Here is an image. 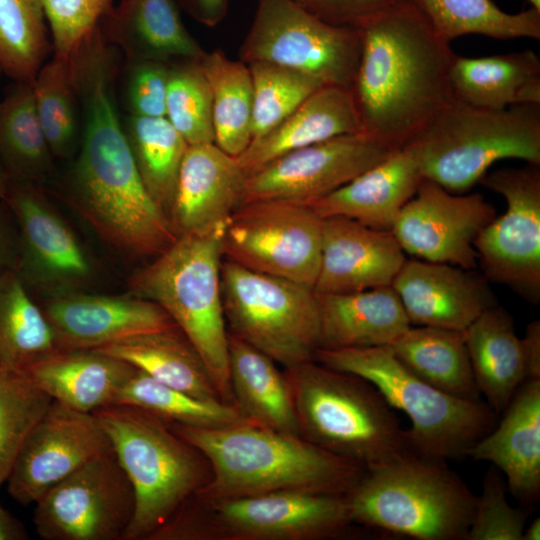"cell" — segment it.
Listing matches in <instances>:
<instances>
[{"label":"cell","mask_w":540,"mask_h":540,"mask_svg":"<svg viewBox=\"0 0 540 540\" xmlns=\"http://www.w3.org/2000/svg\"><path fill=\"white\" fill-rule=\"evenodd\" d=\"M118 52L96 32L71 57L82 130L68 198L117 249L157 256L177 236L146 190L124 131L116 98Z\"/></svg>","instance_id":"6da1fadb"},{"label":"cell","mask_w":540,"mask_h":540,"mask_svg":"<svg viewBox=\"0 0 540 540\" xmlns=\"http://www.w3.org/2000/svg\"><path fill=\"white\" fill-rule=\"evenodd\" d=\"M358 68L350 88L361 132L391 151L409 144L455 98L456 54L411 0L363 23Z\"/></svg>","instance_id":"7a4b0ae2"},{"label":"cell","mask_w":540,"mask_h":540,"mask_svg":"<svg viewBox=\"0 0 540 540\" xmlns=\"http://www.w3.org/2000/svg\"><path fill=\"white\" fill-rule=\"evenodd\" d=\"M169 424L210 465V479L194 493L205 500L277 491L346 496L366 473L360 464L328 452L300 435L249 421L218 428Z\"/></svg>","instance_id":"3957f363"},{"label":"cell","mask_w":540,"mask_h":540,"mask_svg":"<svg viewBox=\"0 0 540 540\" xmlns=\"http://www.w3.org/2000/svg\"><path fill=\"white\" fill-rule=\"evenodd\" d=\"M346 498L353 524L418 540H466L477 503L445 460L413 450L366 470Z\"/></svg>","instance_id":"277c9868"},{"label":"cell","mask_w":540,"mask_h":540,"mask_svg":"<svg viewBox=\"0 0 540 540\" xmlns=\"http://www.w3.org/2000/svg\"><path fill=\"white\" fill-rule=\"evenodd\" d=\"M284 373L307 441L366 470L412 450L392 407L369 381L314 359Z\"/></svg>","instance_id":"5b68a950"},{"label":"cell","mask_w":540,"mask_h":540,"mask_svg":"<svg viewBox=\"0 0 540 540\" xmlns=\"http://www.w3.org/2000/svg\"><path fill=\"white\" fill-rule=\"evenodd\" d=\"M226 224L205 234L177 237L131 278L130 288L166 311L201 357L223 402L234 405L221 297Z\"/></svg>","instance_id":"8992f818"},{"label":"cell","mask_w":540,"mask_h":540,"mask_svg":"<svg viewBox=\"0 0 540 540\" xmlns=\"http://www.w3.org/2000/svg\"><path fill=\"white\" fill-rule=\"evenodd\" d=\"M92 413L134 489L135 511L124 540H149L208 482L210 465L167 421L148 411L110 404Z\"/></svg>","instance_id":"52a82bcc"},{"label":"cell","mask_w":540,"mask_h":540,"mask_svg":"<svg viewBox=\"0 0 540 540\" xmlns=\"http://www.w3.org/2000/svg\"><path fill=\"white\" fill-rule=\"evenodd\" d=\"M405 148L424 179L462 194L498 160L540 165V104L494 110L454 99Z\"/></svg>","instance_id":"ba28073f"},{"label":"cell","mask_w":540,"mask_h":540,"mask_svg":"<svg viewBox=\"0 0 540 540\" xmlns=\"http://www.w3.org/2000/svg\"><path fill=\"white\" fill-rule=\"evenodd\" d=\"M314 360L369 381L386 402L411 421V449L449 460L467 451L496 425L497 414L481 400L445 393L408 369L387 347L317 349Z\"/></svg>","instance_id":"9c48e42d"},{"label":"cell","mask_w":540,"mask_h":540,"mask_svg":"<svg viewBox=\"0 0 540 540\" xmlns=\"http://www.w3.org/2000/svg\"><path fill=\"white\" fill-rule=\"evenodd\" d=\"M353 524L346 496L277 491L185 500L150 540H321Z\"/></svg>","instance_id":"30bf717a"},{"label":"cell","mask_w":540,"mask_h":540,"mask_svg":"<svg viewBox=\"0 0 540 540\" xmlns=\"http://www.w3.org/2000/svg\"><path fill=\"white\" fill-rule=\"evenodd\" d=\"M221 297L228 333L284 368L314 359L320 338L314 289L223 259Z\"/></svg>","instance_id":"8fae6325"},{"label":"cell","mask_w":540,"mask_h":540,"mask_svg":"<svg viewBox=\"0 0 540 540\" xmlns=\"http://www.w3.org/2000/svg\"><path fill=\"white\" fill-rule=\"evenodd\" d=\"M360 53L358 28L328 24L293 0H258L239 48V59L246 64H279L311 75L325 85L350 89Z\"/></svg>","instance_id":"7c38bea8"},{"label":"cell","mask_w":540,"mask_h":540,"mask_svg":"<svg viewBox=\"0 0 540 540\" xmlns=\"http://www.w3.org/2000/svg\"><path fill=\"white\" fill-rule=\"evenodd\" d=\"M322 218L283 200L242 203L223 235V259L314 289L321 259Z\"/></svg>","instance_id":"4fadbf2b"},{"label":"cell","mask_w":540,"mask_h":540,"mask_svg":"<svg viewBox=\"0 0 540 540\" xmlns=\"http://www.w3.org/2000/svg\"><path fill=\"white\" fill-rule=\"evenodd\" d=\"M500 194L507 210L477 236L474 248L484 277L527 302L540 301V165L501 168L479 181Z\"/></svg>","instance_id":"5bb4252c"},{"label":"cell","mask_w":540,"mask_h":540,"mask_svg":"<svg viewBox=\"0 0 540 540\" xmlns=\"http://www.w3.org/2000/svg\"><path fill=\"white\" fill-rule=\"evenodd\" d=\"M35 504L33 522L44 540H124L135 494L111 451L82 465Z\"/></svg>","instance_id":"9a60e30c"},{"label":"cell","mask_w":540,"mask_h":540,"mask_svg":"<svg viewBox=\"0 0 540 540\" xmlns=\"http://www.w3.org/2000/svg\"><path fill=\"white\" fill-rule=\"evenodd\" d=\"M392 151L363 133L309 145L249 174L242 203L283 200L308 205L347 184Z\"/></svg>","instance_id":"2e32d148"},{"label":"cell","mask_w":540,"mask_h":540,"mask_svg":"<svg viewBox=\"0 0 540 540\" xmlns=\"http://www.w3.org/2000/svg\"><path fill=\"white\" fill-rule=\"evenodd\" d=\"M496 216L493 205L480 193H451L423 179L391 231L404 253L429 262L476 269L475 239Z\"/></svg>","instance_id":"e0dca14e"},{"label":"cell","mask_w":540,"mask_h":540,"mask_svg":"<svg viewBox=\"0 0 540 540\" xmlns=\"http://www.w3.org/2000/svg\"><path fill=\"white\" fill-rule=\"evenodd\" d=\"M113 451L100 421L52 400L24 442L8 475V492L22 505L90 460Z\"/></svg>","instance_id":"ac0fdd59"},{"label":"cell","mask_w":540,"mask_h":540,"mask_svg":"<svg viewBox=\"0 0 540 540\" xmlns=\"http://www.w3.org/2000/svg\"><path fill=\"white\" fill-rule=\"evenodd\" d=\"M488 282L475 269L406 259L391 286L411 324L463 332L497 305Z\"/></svg>","instance_id":"d6986e66"},{"label":"cell","mask_w":540,"mask_h":540,"mask_svg":"<svg viewBox=\"0 0 540 540\" xmlns=\"http://www.w3.org/2000/svg\"><path fill=\"white\" fill-rule=\"evenodd\" d=\"M405 260L391 230L374 229L342 216L322 218L314 291L341 294L391 286Z\"/></svg>","instance_id":"ffe728a7"},{"label":"cell","mask_w":540,"mask_h":540,"mask_svg":"<svg viewBox=\"0 0 540 540\" xmlns=\"http://www.w3.org/2000/svg\"><path fill=\"white\" fill-rule=\"evenodd\" d=\"M43 312L60 351L94 350L177 327L164 309L141 297L61 296Z\"/></svg>","instance_id":"44dd1931"},{"label":"cell","mask_w":540,"mask_h":540,"mask_svg":"<svg viewBox=\"0 0 540 540\" xmlns=\"http://www.w3.org/2000/svg\"><path fill=\"white\" fill-rule=\"evenodd\" d=\"M247 174L215 143L188 145L168 219L177 237L199 235L227 223L242 204Z\"/></svg>","instance_id":"7402d4cb"},{"label":"cell","mask_w":540,"mask_h":540,"mask_svg":"<svg viewBox=\"0 0 540 540\" xmlns=\"http://www.w3.org/2000/svg\"><path fill=\"white\" fill-rule=\"evenodd\" d=\"M503 413L466 456L494 464L505 474L507 490L530 505L540 493V379L524 381Z\"/></svg>","instance_id":"603a6c76"},{"label":"cell","mask_w":540,"mask_h":540,"mask_svg":"<svg viewBox=\"0 0 540 540\" xmlns=\"http://www.w3.org/2000/svg\"><path fill=\"white\" fill-rule=\"evenodd\" d=\"M423 177L403 147L330 194L308 204L320 218L342 216L378 230H391Z\"/></svg>","instance_id":"cb8c5ba5"},{"label":"cell","mask_w":540,"mask_h":540,"mask_svg":"<svg viewBox=\"0 0 540 540\" xmlns=\"http://www.w3.org/2000/svg\"><path fill=\"white\" fill-rule=\"evenodd\" d=\"M100 28L126 60H200L205 52L186 29L176 0H117Z\"/></svg>","instance_id":"d4e9b609"},{"label":"cell","mask_w":540,"mask_h":540,"mask_svg":"<svg viewBox=\"0 0 540 540\" xmlns=\"http://www.w3.org/2000/svg\"><path fill=\"white\" fill-rule=\"evenodd\" d=\"M355 133L362 132L350 89L324 85L236 159L248 176L283 154Z\"/></svg>","instance_id":"484cf974"},{"label":"cell","mask_w":540,"mask_h":540,"mask_svg":"<svg viewBox=\"0 0 540 540\" xmlns=\"http://www.w3.org/2000/svg\"><path fill=\"white\" fill-rule=\"evenodd\" d=\"M316 294L320 312L318 349L389 346L411 327L392 286Z\"/></svg>","instance_id":"4316f807"},{"label":"cell","mask_w":540,"mask_h":540,"mask_svg":"<svg viewBox=\"0 0 540 540\" xmlns=\"http://www.w3.org/2000/svg\"><path fill=\"white\" fill-rule=\"evenodd\" d=\"M133 370L130 364L95 350H69L58 351L24 372L52 400L92 413L114 403Z\"/></svg>","instance_id":"83f0119b"},{"label":"cell","mask_w":540,"mask_h":540,"mask_svg":"<svg viewBox=\"0 0 540 540\" xmlns=\"http://www.w3.org/2000/svg\"><path fill=\"white\" fill-rule=\"evenodd\" d=\"M450 84L456 100L479 108L540 104V58L532 50L478 58L455 55Z\"/></svg>","instance_id":"f1b7e54d"},{"label":"cell","mask_w":540,"mask_h":540,"mask_svg":"<svg viewBox=\"0 0 540 540\" xmlns=\"http://www.w3.org/2000/svg\"><path fill=\"white\" fill-rule=\"evenodd\" d=\"M463 333L480 394L499 414L527 380L522 339L511 315L498 305L484 311Z\"/></svg>","instance_id":"f546056e"},{"label":"cell","mask_w":540,"mask_h":540,"mask_svg":"<svg viewBox=\"0 0 540 540\" xmlns=\"http://www.w3.org/2000/svg\"><path fill=\"white\" fill-rule=\"evenodd\" d=\"M276 362L228 333V367L234 406L249 422L300 435L291 389Z\"/></svg>","instance_id":"4dcf8cb0"},{"label":"cell","mask_w":540,"mask_h":540,"mask_svg":"<svg viewBox=\"0 0 540 540\" xmlns=\"http://www.w3.org/2000/svg\"><path fill=\"white\" fill-rule=\"evenodd\" d=\"M94 350L196 398L223 402L204 362L178 327L137 335Z\"/></svg>","instance_id":"1f68e13d"},{"label":"cell","mask_w":540,"mask_h":540,"mask_svg":"<svg viewBox=\"0 0 540 540\" xmlns=\"http://www.w3.org/2000/svg\"><path fill=\"white\" fill-rule=\"evenodd\" d=\"M387 347L408 369L437 389L480 400L462 331L410 327Z\"/></svg>","instance_id":"d6a6232c"},{"label":"cell","mask_w":540,"mask_h":540,"mask_svg":"<svg viewBox=\"0 0 540 540\" xmlns=\"http://www.w3.org/2000/svg\"><path fill=\"white\" fill-rule=\"evenodd\" d=\"M5 199L21 227L28 253L39 267L68 279L89 273L75 237L44 202L34 183L11 180Z\"/></svg>","instance_id":"836d02e7"},{"label":"cell","mask_w":540,"mask_h":540,"mask_svg":"<svg viewBox=\"0 0 540 540\" xmlns=\"http://www.w3.org/2000/svg\"><path fill=\"white\" fill-rule=\"evenodd\" d=\"M212 96L215 144L238 157L252 140L253 83L246 63L232 60L220 49L199 60Z\"/></svg>","instance_id":"e575fe53"},{"label":"cell","mask_w":540,"mask_h":540,"mask_svg":"<svg viewBox=\"0 0 540 540\" xmlns=\"http://www.w3.org/2000/svg\"><path fill=\"white\" fill-rule=\"evenodd\" d=\"M52 157L32 82L14 81L0 102V162L12 181L36 183L50 172Z\"/></svg>","instance_id":"d590c367"},{"label":"cell","mask_w":540,"mask_h":540,"mask_svg":"<svg viewBox=\"0 0 540 540\" xmlns=\"http://www.w3.org/2000/svg\"><path fill=\"white\" fill-rule=\"evenodd\" d=\"M60 351L43 312L13 270L0 274V367L25 371Z\"/></svg>","instance_id":"8d00e7d4"},{"label":"cell","mask_w":540,"mask_h":540,"mask_svg":"<svg viewBox=\"0 0 540 540\" xmlns=\"http://www.w3.org/2000/svg\"><path fill=\"white\" fill-rule=\"evenodd\" d=\"M434 31L447 42L478 34L495 39L540 38V10L512 14L492 0H411Z\"/></svg>","instance_id":"74e56055"},{"label":"cell","mask_w":540,"mask_h":540,"mask_svg":"<svg viewBox=\"0 0 540 540\" xmlns=\"http://www.w3.org/2000/svg\"><path fill=\"white\" fill-rule=\"evenodd\" d=\"M123 127L142 182L168 218L188 144L166 117L127 115Z\"/></svg>","instance_id":"f35d334b"},{"label":"cell","mask_w":540,"mask_h":540,"mask_svg":"<svg viewBox=\"0 0 540 540\" xmlns=\"http://www.w3.org/2000/svg\"><path fill=\"white\" fill-rule=\"evenodd\" d=\"M37 115L53 156L70 157L80 144L82 119L71 58L53 55L32 81Z\"/></svg>","instance_id":"ab89813d"},{"label":"cell","mask_w":540,"mask_h":540,"mask_svg":"<svg viewBox=\"0 0 540 540\" xmlns=\"http://www.w3.org/2000/svg\"><path fill=\"white\" fill-rule=\"evenodd\" d=\"M113 404L138 407L169 423L191 427L218 428L247 421L234 405L196 398L135 367Z\"/></svg>","instance_id":"60d3db41"},{"label":"cell","mask_w":540,"mask_h":540,"mask_svg":"<svg viewBox=\"0 0 540 540\" xmlns=\"http://www.w3.org/2000/svg\"><path fill=\"white\" fill-rule=\"evenodd\" d=\"M41 0H0V65L13 81L32 82L52 51Z\"/></svg>","instance_id":"b9f144b4"},{"label":"cell","mask_w":540,"mask_h":540,"mask_svg":"<svg viewBox=\"0 0 540 540\" xmlns=\"http://www.w3.org/2000/svg\"><path fill=\"white\" fill-rule=\"evenodd\" d=\"M247 65L253 83L252 140L278 126L325 85L311 75L279 64L255 61Z\"/></svg>","instance_id":"7bdbcfd3"},{"label":"cell","mask_w":540,"mask_h":540,"mask_svg":"<svg viewBox=\"0 0 540 540\" xmlns=\"http://www.w3.org/2000/svg\"><path fill=\"white\" fill-rule=\"evenodd\" d=\"M51 403L24 371L0 370V485Z\"/></svg>","instance_id":"ee69618b"},{"label":"cell","mask_w":540,"mask_h":540,"mask_svg":"<svg viewBox=\"0 0 540 540\" xmlns=\"http://www.w3.org/2000/svg\"><path fill=\"white\" fill-rule=\"evenodd\" d=\"M165 117L188 145L215 143L211 90L199 60L170 63Z\"/></svg>","instance_id":"f6af8a7d"},{"label":"cell","mask_w":540,"mask_h":540,"mask_svg":"<svg viewBox=\"0 0 540 540\" xmlns=\"http://www.w3.org/2000/svg\"><path fill=\"white\" fill-rule=\"evenodd\" d=\"M115 0H41L53 55L70 58L98 29Z\"/></svg>","instance_id":"bcb514c9"},{"label":"cell","mask_w":540,"mask_h":540,"mask_svg":"<svg viewBox=\"0 0 540 540\" xmlns=\"http://www.w3.org/2000/svg\"><path fill=\"white\" fill-rule=\"evenodd\" d=\"M507 485L493 467L487 471L466 540H522L527 513L512 507Z\"/></svg>","instance_id":"7dc6e473"},{"label":"cell","mask_w":540,"mask_h":540,"mask_svg":"<svg viewBox=\"0 0 540 540\" xmlns=\"http://www.w3.org/2000/svg\"><path fill=\"white\" fill-rule=\"evenodd\" d=\"M170 63L127 60L123 97L128 115L165 117Z\"/></svg>","instance_id":"c3c4849f"},{"label":"cell","mask_w":540,"mask_h":540,"mask_svg":"<svg viewBox=\"0 0 540 540\" xmlns=\"http://www.w3.org/2000/svg\"><path fill=\"white\" fill-rule=\"evenodd\" d=\"M318 19L341 27L359 28L368 19L401 0H293Z\"/></svg>","instance_id":"681fc988"},{"label":"cell","mask_w":540,"mask_h":540,"mask_svg":"<svg viewBox=\"0 0 540 540\" xmlns=\"http://www.w3.org/2000/svg\"><path fill=\"white\" fill-rule=\"evenodd\" d=\"M191 18L207 27L220 24L228 13L229 0H176Z\"/></svg>","instance_id":"f907efd6"},{"label":"cell","mask_w":540,"mask_h":540,"mask_svg":"<svg viewBox=\"0 0 540 540\" xmlns=\"http://www.w3.org/2000/svg\"><path fill=\"white\" fill-rule=\"evenodd\" d=\"M522 339L527 367V380L540 379V321H532Z\"/></svg>","instance_id":"816d5d0a"},{"label":"cell","mask_w":540,"mask_h":540,"mask_svg":"<svg viewBox=\"0 0 540 540\" xmlns=\"http://www.w3.org/2000/svg\"><path fill=\"white\" fill-rule=\"evenodd\" d=\"M26 538L23 526L0 504V540H21Z\"/></svg>","instance_id":"f5cc1de1"},{"label":"cell","mask_w":540,"mask_h":540,"mask_svg":"<svg viewBox=\"0 0 540 540\" xmlns=\"http://www.w3.org/2000/svg\"><path fill=\"white\" fill-rule=\"evenodd\" d=\"M540 539V518L534 519L527 527H525L522 540H539Z\"/></svg>","instance_id":"db71d44e"},{"label":"cell","mask_w":540,"mask_h":540,"mask_svg":"<svg viewBox=\"0 0 540 540\" xmlns=\"http://www.w3.org/2000/svg\"><path fill=\"white\" fill-rule=\"evenodd\" d=\"M11 179L0 162V199H5Z\"/></svg>","instance_id":"11a10c76"},{"label":"cell","mask_w":540,"mask_h":540,"mask_svg":"<svg viewBox=\"0 0 540 540\" xmlns=\"http://www.w3.org/2000/svg\"><path fill=\"white\" fill-rule=\"evenodd\" d=\"M4 258H5L4 244H3V239H2L1 232H0V274L2 272H4L5 270H7V269L3 268V266H4Z\"/></svg>","instance_id":"9f6ffc18"},{"label":"cell","mask_w":540,"mask_h":540,"mask_svg":"<svg viewBox=\"0 0 540 540\" xmlns=\"http://www.w3.org/2000/svg\"><path fill=\"white\" fill-rule=\"evenodd\" d=\"M531 4V7H534L540 10V0H528Z\"/></svg>","instance_id":"6f0895ef"},{"label":"cell","mask_w":540,"mask_h":540,"mask_svg":"<svg viewBox=\"0 0 540 540\" xmlns=\"http://www.w3.org/2000/svg\"><path fill=\"white\" fill-rule=\"evenodd\" d=\"M2 73H3V72H2V68H1V65H0V76H1V74H2Z\"/></svg>","instance_id":"680465c9"},{"label":"cell","mask_w":540,"mask_h":540,"mask_svg":"<svg viewBox=\"0 0 540 540\" xmlns=\"http://www.w3.org/2000/svg\"><path fill=\"white\" fill-rule=\"evenodd\" d=\"M1 369H2V368L0 367V370H1Z\"/></svg>","instance_id":"91938a15"}]
</instances>
